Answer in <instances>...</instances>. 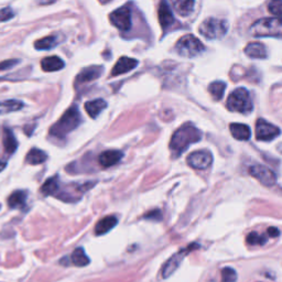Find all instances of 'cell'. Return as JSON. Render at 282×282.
I'll return each instance as SVG.
<instances>
[{"mask_svg": "<svg viewBox=\"0 0 282 282\" xmlns=\"http://www.w3.org/2000/svg\"><path fill=\"white\" fill-rule=\"evenodd\" d=\"M55 0H41L40 4H42V5H48V4H52V3H54Z\"/></svg>", "mask_w": 282, "mask_h": 282, "instance_id": "obj_38", "label": "cell"}, {"mask_svg": "<svg viewBox=\"0 0 282 282\" xmlns=\"http://www.w3.org/2000/svg\"><path fill=\"white\" fill-rule=\"evenodd\" d=\"M60 42L57 35H49V37H45L40 39L38 41H35L34 48L37 50H51Z\"/></svg>", "mask_w": 282, "mask_h": 282, "instance_id": "obj_25", "label": "cell"}, {"mask_svg": "<svg viewBox=\"0 0 282 282\" xmlns=\"http://www.w3.org/2000/svg\"><path fill=\"white\" fill-rule=\"evenodd\" d=\"M213 161L210 152L207 150H197L194 151L187 157V163L193 169L205 170L207 169Z\"/></svg>", "mask_w": 282, "mask_h": 282, "instance_id": "obj_12", "label": "cell"}, {"mask_svg": "<svg viewBox=\"0 0 282 282\" xmlns=\"http://www.w3.org/2000/svg\"><path fill=\"white\" fill-rule=\"evenodd\" d=\"M64 61L58 56H48L41 62V67L44 72H56L64 67Z\"/></svg>", "mask_w": 282, "mask_h": 282, "instance_id": "obj_20", "label": "cell"}, {"mask_svg": "<svg viewBox=\"0 0 282 282\" xmlns=\"http://www.w3.org/2000/svg\"><path fill=\"white\" fill-rule=\"evenodd\" d=\"M81 122V114L76 106H72L68 108L64 115L61 117L60 120L56 121L50 129V134L56 138L65 137L67 133L73 131L75 128H78Z\"/></svg>", "mask_w": 282, "mask_h": 282, "instance_id": "obj_2", "label": "cell"}, {"mask_svg": "<svg viewBox=\"0 0 282 282\" xmlns=\"http://www.w3.org/2000/svg\"><path fill=\"white\" fill-rule=\"evenodd\" d=\"M110 22L121 31H128L131 28V10L128 7L117 9L109 16Z\"/></svg>", "mask_w": 282, "mask_h": 282, "instance_id": "obj_9", "label": "cell"}, {"mask_svg": "<svg viewBox=\"0 0 282 282\" xmlns=\"http://www.w3.org/2000/svg\"><path fill=\"white\" fill-rule=\"evenodd\" d=\"M122 157V152L119 150H107L102 152L101 156L98 157V162L104 168H110L118 163Z\"/></svg>", "mask_w": 282, "mask_h": 282, "instance_id": "obj_16", "label": "cell"}, {"mask_svg": "<svg viewBox=\"0 0 282 282\" xmlns=\"http://www.w3.org/2000/svg\"><path fill=\"white\" fill-rule=\"evenodd\" d=\"M58 185H60V181H58L57 176H53L45 181V183L41 187V192L44 195H54L56 190L58 189Z\"/></svg>", "mask_w": 282, "mask_h": 282, "instance_id": "obj_30", "label": "cell"}, {"mask_svg": "<svg viewBox=\"0 0 282 282\" xmlns=\"http://www.w3.org/2000/svg\"><path fill=\"white\" fill-rule=\"evenodd\" d=\"M145 220H151V221H161L162 220V213L160 209H154L144 215Z\"/></svg>", "mask_w": 282, "mask_h": 282, "instance_id": "obj_35", "label": "cell"}, {"mask_svg": "<svg viewBox=\"0 0 282 282\" xmlns=\"http://www.w3.org/2000/svg\"><path fill=\"white\" fill-rule=\"evenodd\" d=\"M228 29L229 23L226 20L217 19V18H207L199 27V32L207 40H220L225 37Z\"/></svg>", "mask_w": 282, "mask_h": 282, "instance_id": "obj_5", "label": "cell"}, {"mask_svg": "<svg viewBox=\"0 0 282 282\" xmlns=\"http://www.w3.org/2000/svg\"><path fill=\"white\" fill-rule=\"evenodd\" d=\"M138 64H139V62L136 60V58L122 56L119 58L118 62L116 63V65L114 66L113 70H111V75L118 76V75L130 72V70L134 69L138 66Z\"/></svg>", "mask_w": 282, "mask_h": 282, "instance_id": "obj_13", "label": "cell"}, {"mask_svg": "<svg viewBox=\"0 0 282 282\" xmlns=\"http://www.w3.org/2000/svg\"><path fill=\"white\" fill-rule=\"evenodd\" d=\"M203 138V132L192 123H186L176 130L171 141H170V150L173 158H179L183 152L189 148L190 145L196 144Z\"/></svg>", "mask_w": 282, "mask_h": 282, "instance_id": "obj_1", "label": "cell"}, {"mask_svg": "<svg viewBox=\"0 0 282 282\" xmlns=\"http://www.w3.org/2000/svg\"><path fill=\"white\" fill-rule=\"evenodd\" d=\"M175 51L183 57H195L205 51V46L198 38L193 34L183 35L175 44Z\"/></svg>", "mask_w": 282, "mask_h": 282, "instance_id": "obj_6", "label": "cell"}, {"mask_svg": "<svg viewBox=\"0 0 282 282\" xmlns=\"http://www.w3.org/2000/svg\"><path fill=\"white\" fill-rule=\"evenodd\" d=\"M173 9L181 17H189L193 14L195 0H171Z\"/></svg>", "mask_w": 282, "mask_h": 282, "instance_id": "obj_17", "label": "cell"}, {"mask_svg": "<svg viewBox=\"0 0 282 282\" xmlns=\"http://www.w3.org/2000/svg\"><path fill=\"white\" fill-rule=\"evenodd\" d=\"M159 22L162 27V29L166 30L167 28H170L174 22V17L171 9H170L167 0H161L160 5H159Z\"/></svg>", "mask_w": 282, "mask_h": 282, "instance_id": "obj_14", "label": "cell"}, {"mask_svg": "<svg viewBox=\"0 0 282 282\" xmlns=\"http://www.w3.org/2000/svg\"><path fill=\"white\" fill-rule=\"evenodd\" d=\"M19 63V60H7V61H4L0 63V70H6V69H9L13 66H15L16 64Z\"/></svg>", "mask_w": 282, "mask_h": 282, "instance_id": "obj_36", "label": "cell"}, {"mask_svg": "<svg viewBox=\"0 0 282 282\" xmlns=\"http://www.w3.org/2000/svg\"><path fill=\"white\" fill-rule=\"evenodd\" d=\"M46 159H48V156L44 151L37 149V148H33L30 151L28 152V155L26 157V161L30 164H41L43 163L44 161H46Z\"/></svg>", "mask_w": 282, "mask_h": 282, "instance_id": "obj_28", "label": "cell"}, {"mask_svg": "<svg viewBox=\"0 0 282 282\" xmlns=\"http://www.w3.org/2000/svg\"><path fill=\"white\" fill-rule=\"evenodd\" d=\"M14 16H15L14 10L9 7H6L0 10V21L2 22L10 20L11 18H14Z\"/></svg>", "mask_w": 282, "mask_h": 282, "instance_id": "obj_34", "label": "cell"}, {"mask_svg": "<svg viewBox=\"0 0 282 282\" xmlns=\"http://www.w3.org/2000/svg\"><path fill=\"white\" fill-rule=\"evenodd\" d=\"M229 130L232 132V136L240 141L248 140L251 136V130L249 126L244 125V123H232L229 126Z\"/></svg>", "mask_w": 282, "mask_h": 282, "instance_id": "obj_19", "label": "cell"}, {"mask_svg": "<svg viewBox=\"0 0 282 282\" xmlns=\"http://www.w3.org/2000/svg\"><path fill=\"white\" fill-rule=\"evenodd\" d=\"M6 166H7V164H6V162L5 161H2L0 160V172L3 171V170L6 168Z\"/></svg>", "mask_w": 282, "mask_h": 282, "instance_id": "obj_39", "label": "cell"}, {"mask_svg": "<svg viewBox=\"0 0 282 282\" xmlns=\"http://www.w3.org/2000/svg\"><path fill=\"white\" fill-rule=\"evenodd\" d=\"M23 103L17 99H8V101H3L0 102V115L14 113V111L20 110L23 108Z\"/></svg>", "mask_w": 282, "mask_h": 282, "instance_id": "obj_26", "label": "cell"}, {"mask_svg": "<svg viewBox=\"0 0 282 282\" xmlns=\"http://www.w3.org/2000/svg\"><path fill=\"white\" fill-rule=\"evenodd\" d=\"M70 262L76 267H85L90 263V258L86 256L84 249L80 247V248H76L73 251V254L70 255Z\"/></svg>", "mask_w": 282, "mask_h": 282, "instance_id": "obj_27", "label": "cell"}, {"mask_svg": "<svg viewBox=\"0 0 282 282\" xmlns=\"http://www.w3.org/2000/svg\"><path fill=\"white\" fill-rule=\"evenodd\" d=\"M103 72H104L103 66L94 65V66L86 67L78 75V78H76V83L84 84V83H87V82L97 80L98 78H101Z\"/></svg>", "mask_w": 282, "mask_h": 282, "instance_id": "obj_15", "label": "cell"}, {"mask_svg": "<svg viewBox=\"0 0 282 282\" xmlns=\"http://www.w3.org/2000/svg\"><path fill=\"white\" fill-rule=\"evenodd\" d=\"M225 90H226V83L221 81L214 82V83H212L208 86V92L210 93V95L213 96L215 101H221L223 96H224Z\"/></svg>", "mask_w": 282, "mask_h": 282, "instance_id": "obj_29", "label": "cell"}, {"mask_svg": "<svg viewBox=\"0 0 282 282\" xmlns=\"http://www.w3.org/2000/svg\"><path fill=\"white\" fill-rule=\"evenodd\" d=\"M267 240L268 239L266 236H264V235H260L255 232L250 233L248 236H247V243L251 246H255V245L262 246L267 243Z\"/></svg>", "mask_w": 282, "mask_h": 282, "instance_id": "obj_31", "label": "cell"}, {"mask_svg": "<svg viewBox=\"0 0 282 282\" xmlns=\"http://www.w3.org/2000/svg\"><path fill=\"white\" fill-rule=\"evenodd\" d=\"M268 9L275 17H280L281 15V0H271L268 5Z\"/></svg>", "mask_w": 282, "mask_h": 282, "instance_id": "obj_33", "label": "cell"}, {"mask_svg": "<svg viewBox=\"0 0 282 282\" xmlns=\"http://www.w3.org/2000/svg\"><path fill=\"white\" fill-rule=\"evenodd\" d=\"M281 21L279 18H262L252 23L250 34L256 38H280L281 37Z\"/></svg>", "mask_w": 282, "mask_h": 282, "instance_id": "obj_3", "label": "cell"}, {"mask_svg": "<svg viewBox=\"0 0 282 282\" xmlns=\"http://www.w3.org/2000/svg\"><path fill=\"white\" fill-rule=\"evenodd\" d=\"M106 107H107V103L102 98L94 99V101L87 102L85 104V110L92 118H96V117L101 114Z\"/></svg>", "mask_w": 282, "mask_h": 282, "instance_id": "obj_22", "label": "cell"}, {"mask_svg": "<svg viewBox=\"0 0 282 282\" xmlns=\"http://www.w3.org/2000/svg\"><path fill=\"white\" fill-rule=\"evenodd\" d=\"M281 133L279 127L272 125L262 118L256 123V138L260 141H270L277 138Z\"/></svg>", "mask_w": 282, "mask_h": 282, "instance_id": "obj_11", "label": "cell"}, {"mask_svg": "<svg viewBox=\"0 0 282 282\" xmlns=\"http://www.w3.org/2000/svg\"><path fill=\"white\" fill-rule=\"evenodd\" d=\"M117 223H118V220L113 215L105 217V219L97 223V225L95 226V234L98 235V236H101V235L108 233L117 225Z\"/></svg>", "mask_w": 282, "mask_h": 282, "instance_id": "obj_21", "label": "cell"}, {"mask_svg": "<svg viewBox=\"0 0 282 282\" xmlns=\"http://www.w3.org/2000/svg\"><path fill=\"white\" fill-rule=\"evenodd\" d=\"M237 272L231 267H226L222 270V282H236Z\"/></svg>", "mask_w": 282, "mask_h": 282, "instance_id": "obj_32", "label": "cell"}, {"mask_svg": "<svg viewBox=\"0 0 282 282\" xmlns=\"http://www.w3.org/2000/svg\"><path fill=\"white\" fill-rule=\"evenodd\" d=\"M3 144H4V148H5L6 152H7V154H9V155H13L14 152H16V150L18 148V141L15 137V134L8 128L4 129Z\"/></svg>", "mask_w": 282, "mask_h": 282, "instance_id": "obj_23", "label": "cell"}, {"mask_svg": "<svg viewBox=\"0 0 282 282\" xmlns=\"http://www.w3.org/2000/svg\"><path fill=\"white\" fill-rule=\"evenodd\" d=\"M227 108L231 111H236L240 114H249L254 109V105L249 92L244 87L236 88L231 93L227 99Z\"/></svg>", "mask_w": 282, "mask_h": 282, "instance_id": "obj_4", "label": "cell"}, {"mask_svg": "<svg viewBox=\"0 0 282 282\" xmlns=\"http://www.w3.org/2000/svg\"><path fill=\"white\" fill-rule=\"evenodd\" d=\"M249 173L264 186H273L275 182H277V175H275V173L271 169H269L266 166H262V164H256V166L250 167Z\"/></svg>", "mask_w": 282, "mask_h": 282, "instance_id": "obj_10", "label": "cell"}, {"mask_svg": "<svg viewBox=\"0 0 282 282\" xmlns=\"http://www.w3.org/2000/svg\"><path fill=\"white\" fill-rule=\"evenodd\" d=\"M268 235L270 237H278L280 235V231L277 227H269L268 228Z\"/></svg>", "mask_w": 282, "mask_h": 282, "instance_id": "obj_37", "label": "cell"}, {"mask_svg": "<svg viewBox=\"0 0 282 282\" xmlns=\"http://www.w3.org/2000/svg\"><path fill=\"white\" fill-rule=\"evenodd\" d=\"M245 53L247 56L251 58H266L268 56L267 48L259 42H251L247 44L245 48Z\"/></svg>", "mask_w": 282, "mask_h": 282, "instance_id": "obj_18", "label": "cell"}, {"mask_svg": "<svg viewBox=\"0 0 282 282\" xmlns=\"http://www.w3.org/2000/svg\"><path fill=\"white\" fill-rule=\"evenodd\" d=\"M27 193L25 191H16L8 198V205L11 208H23L26 206Z\"/></svg>", "mask_w": 282, "mask_h": 282, "instance_id": "obj_24", "label": "cell"}, {"mask_svg": "<svg viewBox=\"0 0 282 282\" xmlns=\"http://www.w3.org/2000/svg\"><path fill=\"white\" fill-rule=\"evenodd\" d=\"M96 184V182H92V183H84V184H79V183H72L64 185L61 184L58 185V189L56 190L55 194L53 196L57 197L58 199H62L64 202H78L81 199L83 194L93 187Z\"/></svg>", "mask_w": 282, "mask_h": 282, "instance_id": "obj_7", "label": "cell"}, {"mask_svg": "<svg viewBox=\"0 0 282 282\" xmlns=\"http://www.w3.org/2000/svg\"><path fill=\"white\" fill-rule=\"evenodd\" d=\"M196 248H199V245L197 244H192L190 245L187 248H184V249H182L181 251L179 252H176L175 255H173L170 259L166 262V264L163 266V269H162V275H163V278H169L170 275L173 274L174 271L176 269L179 268V266L181 264V262L183 261L184 259V257L187 255V254H190L191 251H193V249H196Z\"/></svg>", "mask_w": 282, "mask_h": 282, "instance_id": "obj_8", "label": "cell"}]
</instances>
